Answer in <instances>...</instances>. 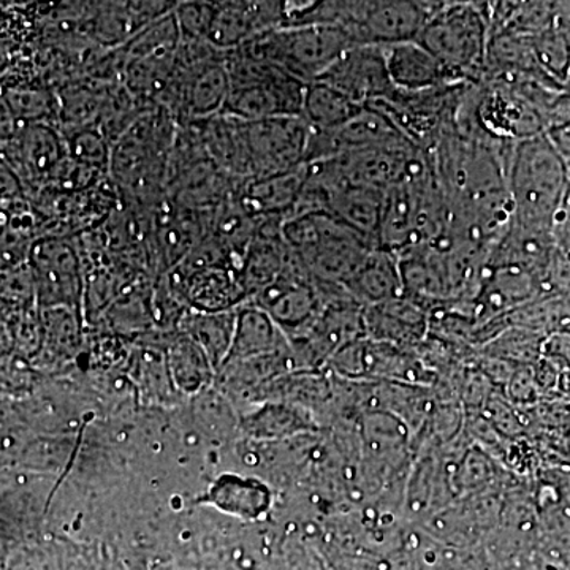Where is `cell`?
<instances>
[{"label": "cell", "instance_id": "obj_21", "mask_svg": "<svg viewBox=\"0 0 570 570\" xmlns=\"http://www.w3.org/2000/svg\"><path fill=\"white\" fill-rule=\"evenodd\" d=\"M63 135H66L67 151H69L70 157H73L77 163L92 168L97 174L108 176L111 145L99 130L81 129Z\"/></svg>", "mask_w": 570, "mask_h": 570}, {"label": "cell", "instance_id": "obj_25", "mask_svg": "<svg viewBox=\"0 0 570 570\" xmlns=\"http://www.w3.org/2000/svg\"><path fill=\"white\" fill-rule=\"evenodd\" d=\"M18 127L20 124L17 122L9 104H7L3 88H0V142L9 141L17 134Z\"/></svg>", "mask_w": 570, "mask_h": 570}, {"label": "cell", "instance_id": "obj_5", "mask_svg": "<svg viewBox=\"0 0 570 570\" xmlns=\"http://www.w3.org/2000/svg\"><path fill=\"white\" fill-rule=\"evenodd\" d=\"M351 39L330 26H292L247 41L239 50L285 71L295 80L314 82L351 47Z\"/></svg>", "mask_w": 570, "mask_h": 570}, {"label": "cell", "instance_id": "obj_2", "mask_svg": "<svg viewBox=\"0 0 570 570\" xmlns=\"http://www.w3.org/2000/svg\"><path fill=\"white\" fill-rule=\"evenodd\" d=\"M417 41L459 80L482 81L490 43V2H439Z\"/></svg>", "mask_w": 570, "mask_h": 570}, {"label": "cell", "instance_id": "obj_10", "mask_svg": "<svg viewBox=\"0 0 570 570\" xmlns=\"http://www.w3.org/2000/svg\"><path fill=\"white\" fill-rule=\"evenodd\" d=\"M317 81L343 92L360 107L384 99L393 91L381 45H351Z\"/></svg>", "mask_w": 570, "mask_h": 570}, {"label": "cell", "instance_id": "obj_1", "mask_svg": "<svg viewBox=\"0 0 570 570\" xmlns=\"http://www.w3.org/2000/svg\"><path fill=\"white\" fill-rule=\"evenodd\" d=\"M508 184L512 224L553 234L568 197L569 176L546 134L517 142L510 157Z\"/></svg>", "mask_w": 570, "mask_h": 570}, {"label": "cell", "instance_id": "obj_12", "mask_svg": "<svg viewBox=\"0 0 570 570\" xmlns=\"http://www.w3.org/2000/svg\"><path fill=\"white\" fill-rule=\"evenodd\" d=\"M366 337L400 348L419 346L430 335V313L407 295L365 307Z\"/></svg>", "mask_w": 570, "mask_h": 570}, {"label": "cell", "instance_id": "obj_9", "mask_svg": "<svg viewBox=\"0 0 570 570\" xmlns=\"http://www.w3.org/2000/svg\"><path fill=\"white\" fill-rule=\"evenodd\" d=\"M29 264L48 305L78 306L82 292V266L73 242L43 235L28 254Z\"/></svg>", "mask_w": 570, "mask_h": 570}, {"label": "cell", "instance_id": "obj_8", "mask_svg": "<svg viewBox=\"0 0 570 570\" xmlns=\"http://www.w3.org/2000/svg\"><path fill=\"white\" fill-rule=\"evenodd\" d=\"M0 153L20 179L26 193H41L67 151L66 135L52 124H26L9 141L0 142Z\"/></svg>", "mask_w": 570, "mask_h": 570}, {"label": "cell", "instance_id": "obj_20", "mask_svg": "<svg viewBox=\"0 0 570 570\" xmlns=\"http://www.w3.org/2000/svg\"><path fill=\"white\" fill-rule=\"evenodd\" d=\"M3 96L20 126L26 124L55 126V122H59V112H61L59 96L48 89L7 86L3 88Z\"/></svg>", "mask_w": 570, "mask_h": 570}, {"label": "cell", "instance_id": "obj_7", "mask_svg": "<svg viewBox=\"0 0 570 570\" xmlns=\"http://www.w3.org/2000/svg\"><path fill=\"white\" fill-rule=\"evenodd\" d=\"M311 127L302 116L246 122L250 179L284 174L306 164Z\"/></svg>", "mask_w": 570, "mask_h": 570}, {"label": "cell", "instance_id": "obj_17", "mask_svg": "<svg viewBox=\"0 0 570 570\" xmlns=\"http://www.w3.org/2000/svg\"><path fill=\"white\" fill-rule=\"evenodd\" d=\"M384 197V190L373 187H340L330 194L328 214L377 247Z\"/></svg>", "mask_w": 570, "mask_h": 570}, {"label": "cell", "instance_id": "obj_18", "mask_svg": "<svg viewBox=\"0 0 570 570\" xmlns=\"http://www.w3.org/2000/svg\"><path fill=\"white\" fill-rule=\"evenodd\" d=\"M238 307L220 313L187 309L179 317L178 328L208 356L213 366H223L230 354Z\"/></svg>", "mask_w": 570, "mask_h": 570}, {"label": "cell", "instance_id": "obj_4", "mask_svg": "<svg viewBox=\"0 0 570 570\" xmlns=\"http://www.w3.org/2000/svg\"><path fill=\"white\" fill-rule=\"evenodd\" d=\"M283 235L314 281L343 287L376 247L330 214L285 220Z\"/></svg>", "mask_w": 570, "mask_h": 570}, {"label": "cell", "instance_id": "obj_6", "mask_svg": "<svg viewBox=\"0 0 570 570\" xmlns=\"http://www.w3.org/2000/svg\"><path fill=\"white\" fill-rule=\"evenodd\" d=\"M439 2L406 0H356L346 36L354 45L404 43L419 39Z\"/></svg>", "mask_w": 570, "mask_h": 570}, {"label": "cell", "instance_id": "obj_19", "mask_svg": "<svg viewBox=\"0 0 570 570\" xmlns=\"http://www.w3.org/2000/svg\"><path fill=\"white\" fill-rule=\"evenodd\" d=\"M363 107L322 81L306 85L302 118L313 130H332L348 121Z\"/></svg>", "mask_w": 570, "mask_h": 570}, {"label": "cell", "instance_id": "obj_23", "mask_svg": "<svg viewBox=\"0 0 570 570\" xmlns=\"http://www.w3.org/2000/svg\"><path fill=\"white\" fill-rule=\"evenodd\" d=\"M174 14L181 39L209 41L216 2H178Z\"/></svg>", "mask_w": 570, "mask_h": 570}, {"label": "cell", "instance_id": "obj_16", "mask_svg": "<svg viewBox=\"0 0 570 570\" xmlns=\"http://www.w3.org/2000/svg\"><path fill=\"white\" fill-rule=\"evenodd\" d=\"M347 294L363 307L379 305L404 294L397 257L374 247L358 269L344 284Z\"/></svg>", "mask_w": 570, "mask_h": 570}, {"label": "cell", "instance_id": "obj_24", "mask_svg": "<svg viewBox=\"0 0 570 570\" xmlns=\"http://www.w3.org/2000/svg\"><path fill=\"white\" fill-rule=\"evenodd\" d=\"M546 137L549 138L554 151L560 154L562 163H564L566 171H568L570 183V121L549 127V129L546 130Z\"/></svg>", "mask_w": 570, "mask_h": 570}, {"label": "cell", "instance_id": "obj_22", "mask_svg": "<svg viewBox=\"0 0 570 570\" xmlns=\"http://www.w3.org/2000/svg\"><path fill=\"white\" fill-rule=\"evenodd\" d=\"M235 501H242V510H239L242 515L255 517L268 508L269 494L264 487L257 485L253 480H234V482L227 480L223 490H217L216 504L230 510Z\"/></svg>", "mask_w": 570, "mask_h": 570}, {"label": "cell", "instance_id": "obj_13", "mask_svg": "<svg viewBox=\"0 0 570 570\" xmlns=\"http://www.w3.org/2000/svg\"><path fill=\"white\" fill-rule=\"evenodd\" d=\"M384 50L390 81L393 88L400 91H426V89L464 82L417 40L389 45Z\"/></svg>", "mask_w": 570, "mask_h": 570}, {"label": "cell", "instance_id": "obj_15", "mask_svg": "<svg viewBox=\"0 0 570 570\" xmlns=\"http://www.w3.org/2000/svg\"><path fill=\"white\" fill-rule=\"evenodd\" d=\"M279 352H291V344L275 321L250 303L239 306L230 354L225 363L243 362Z\"/></svg>", "mask_w": 570, "mask_h": 570}, {"label": "cell", "instance_id": "obj_14", "mask_svg": "<svg viewBox=\"0 0 570 570\" xmlns=\"http://www.w3.org/2000/svg\"><path fill=\"white\" fill-rule=\"evenodd\" d=\"M307 165L284 174L249 179L243 184L238 202L250 217H281L285 219L305 186Z\"/></svg>", "mask_w": 570, "mask_h": 570}, {"label": "cell", "instance_id": "obj_3", "mask_svg": "<svg viewBox=\"0 0 570 570\" xmlns=\"http://www.w3.org/2000/svg\"><path fill=\"white\" fill-rule=\"evenodd\" d=\"M225 67L230 78V92L224 115L243 122L302 116L305 82L239 48L227 51Z\"/></svg>", "mask_w": 570, "mask_h": 570}, {"label": "cell", "instance_id": "obj_11", "mask_svg": "<svg viewBox=\"0 0 570 570\" xmlns=\"http://www.w3.org/2000/svg\"><path fill=\"white\" fill-rule=\"evenodd\" d=\"M284 2H216L209 43L232 51L247 41L284 28Z\"/></svg>", "mask_w": 570, "mask_h": 570}]
</instances>
